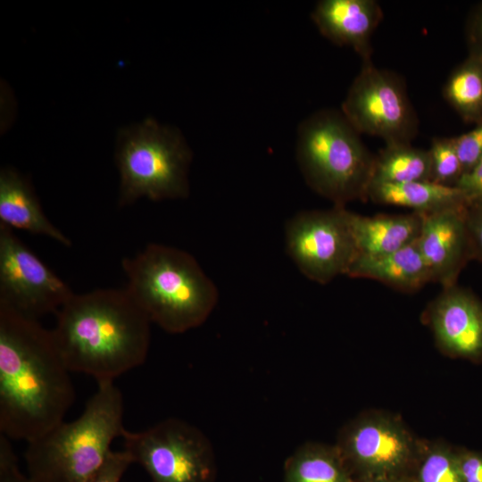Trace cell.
Here are the masks:
<instances>
[{
    "instance_id": "obj_1",
    "label": "cell",
    "mask_w": 482,
    "mask_h": 482,
    "mask_svg": "<svg viewBox=\"0 0 482 482\" xmlns=\"http://www.w3.org/2000/svg\"><path fill=\"white\" fill-rule=\"evenodd\" d=\"M70 373L52 330L0 302V434L28 444L63 421Z\"/></svg>"
},
{
    "instance_id": "obj_2",
    "label": "cell",
    "mask_w": 482,
    "mask_h": 482,
    "mask_svg": "<svg viewBox=\"0 0 482 482\" xmlns=\"http://www.w3.org/2000/svg\"><path fill=\"white\" fill-rule=\"evenodd\" d=\"M55 314L52 332L71 372L114 381L145 362L151 321L126 288L74 293Z\"/></svg>"
},
{
    "instance_id": "obj_3",
    "label": "cell",
    "mask_w": 482,
    "mask_h": 482,
    "mask_svg": "<svg viewBox=\"0 0 482 482\" xmlns=\"http://www.w3.org/2000/svg\"><path fill=\"white\" fill-rule=\"evenodd\" d=\"M121 265L129 295L151 323L170 334L199 327L217 304L216 286L181 249L152 243Z\"/></svg>"
},
{
    "instance_id": "obj_4",
    "label": "cell",
    "mask_w": 482,
    "mask_h": 482,
    "mask_svg": "<svg viewBox=\"0 0 482 482\" xmlns=\"http://www.w3.org/2000/svg\"><path fill=\"white\" fill-rule=\"evenodd\" d=\"M123 415V395L114 381L98 382L77 419L28 443V475L37 482H90L126 429Z\"/></svg>"
},
{
    "instance_id": "obj_5",
    "label": "cell",
    "mask_w": 482,
    "mask_h": 482,
    "mask_svg": "<svg viewBox=\"0 0 482 482\" xmlns=\"http://www.w3.org/2000/svg\"><path fill=\"white\" fill-rule=\"evenodd\" d=\"M341 111L320 110L297 129L296 161L307 185L335 205L366 200L375 155Z\"/></svg>"
},
{
    "instance_id": "obj_6",
    "label": "cell",
    "mask_w": 482,
    "mask_h": 482,
    "mask_svg": "<svg viewBox=\"0 0 482 482\" xmlns=\"http://www.w3.org/2000/svg\"><path fill=\"white\" fill-rule=\"evenodd\" d=\"M192 152L179 131L154 120L124 129L116 162L120 172L119 205L141 197L152 201L188 196Z\"/></svg>"
},
{
    "instance_id": "obj_7",
    "label": "cell",
    "mask_w": 482,
    "mask_h": 482,
    "mask_svg": "<svg viewBox=\"0 0 482 482\" xmlns=\"http://www.w3.org/2000/svg\"><path fill=\"white\" fill-rule=\"evenodd\" d=\"M124 450L141 465L151 482H214L212 445L195 426L169 418L141 431L125 429Z\"/></svg>"
},
{
    "instance_id": "obj_8",
    "label": "cell",
    "mask_w": 482,
    "mask_h": 482,
    "mask_svg": "<svg viewBox=\"0 0 482 482\" xmlns=\"http://www.w3.org/2000/svg\"><path fill=\"white\" fill-rule=\"evenodd\" d=\"M335 445L354 478L414 477L425 446L398 418L379 411L347 423Z\"/></svg>"
},
{
    "instance_id": "obj_9",
    "label": "cell",
    "mask_w": 482,
    "mask_h": 482,
    "mask_svg": "<svg viewBox=\"0 0 482 482\" xmlns=\"http://www.w3.org/2000/svg\"><path fill=\"white\" fill-rule=\"evenodd\" d=\"M349 123L360 133L380 137L386 144L411 143L419 119L403 79L363 61L341 106Z\"/></svg>"
},
{
    "instance_id": "obj_10",
    "label": "cell",
    "mask_w": 482,
    "mask_h": 482,
    "mask_svg": "<svg viewBox=\"0 0 482 482\" xmlns=\"http://www.w3.org/2000/svg\"><path fill=\"white\" fill-rule=\"evenodd\" d=\"M285 237L287 251L300 271L319 284L346 275L357 254L345 206L295 214L286 224Z\"/></svg>"
},
{
    "instance_id": "obj_11",
    "label": "cell",
    "mask_w": 482,
    "mask_h": 482,
    "mask_svg": "<svg viewBox=\"0 0 482 482\" xmlns=\"http://www.w3.org/2000/svg\"><path fill=\"white\" fill-rule=\"evenodd\" d=\"M74 292L12 229L0 224V302L37 319L57 311Z\"/></svg>"
},
{
    "instance_id": "obj_12",
    "label": "cell",
    "mask_w": 482,
    "mask_h": 482,
    "mask_svg": "<svg viewBox=\"0 0 482 482\" xmlns=\"http://www.w3.org/2000/svg\"><path fill=\"white\" fill-rule=\"evenodd\" d=\"M428 320L443 352L482 360V302L470 291L457 285L443 288L429 305Z\"/></svg>"
},
{
    "instance_id": "obj_13",
    "label": "cell",
    "mask_w": 482,
    "mask_h": 482,
    "mask_svg": "<svg viewBox=\"0 0 482 482\" xmlns=\"http://www.w3.org/2000/svg\"><path fill=\"white\" fill-rule=\"evenodd\" d=\"M466 205L423 213L419 249L432 282L443 288L456 285L461 270L472 260L467 231Z\"/></svg>"
},
{
    "instance_id": "obj_14",
    "label": "cell",
    "mask_w": 482,
    "mask_h": 482,
    "mask_svg": "<svg viewBox=\"0 0 482 482\" xmlns=\"http://www.w3.org/2000/svg\"><path fill=\"white\" fill-rule=\"evenodd\" d=\"M320 34L337 46L353 48L362 62L372 55L371 38L383 19L376 0H322L312 12Z\"/></svg>"
},
{
    "instance_id": "obj_15",
    "label": "cell",
    "mask_w": 482,
    "mask_h": 482,
    "mask_svg": "<svg viewBox=\"0 0 482 482\" xmlns=\"http://www.w3.org/2000/svg\"><path fill=\"white\" fill-rule=\"evenodd\" d=\"M0 224L48 237L70 247L71 241L46 216L30 182L15 169L0 171Z\"/></svg>"
},
{
    "instance_id": "obj_16",
    "label": "cell",
    "mask_w": 482,
    "mask_h": 482,
    "mask_svg": "<svg viewBox=\"0 0 482 482\" xmlns=\"http://www.w3.org/2000/svg\"><path fill=\"white\" fill-rule=\"evenodd\" d=\"M346 275L374 279L403 292H414L432 282L417 240L379 255H356Z\"/></svg>"
},
{
    "instance_id": "obj_17",
    "label": "cell",
    "mask_w": 482,
    "mask_h": 482,
    "mask_svg": "<svg viewBox=\"0 0 482 482\" xmlns=\"http://www.w3.org/2000/svg\"><path fill=\"white\" fill-rule=\"evenodd\" d=\"M423 213L375 216L349 211L356 255H379L399 250L415 242L421 230Z\"/></svg>"
},
{
    "instance_id": "obj_18",
    "label": "cell",
    "mask_w": 482,
    "mask_h": 482,
    "mask_svg": "<svg viewBox=\"0 0 482 482\" xmlns=\"http://www.w3.org/2000/svg\"><path fill=\"white\" fill-rule=\"evenodd\" d=\"M368 198L376 204L405 207L414 212L430 213L468 204L463 192L429 180L405 183H371Z\"/></svg>"
},
{
    "instance_id": "obj_19",
    "label": "cell",
    "mask_w": 482,
    "mask_h": 482,
    "mask_svg": "<svg viewBox=\"0 0 482 482\" xmlns=\"http://www.w3.org/2000/svg\"><path fill=\"white\" fill-rule=\"evenodd\" d=\"M336 445L306 443L286 461L284 482H354Z\"/></svg>"
},
{
    "instance_id": "obj_20",
    "label": "cell",
    "mask_w": 482,
    "mask_h": 482,
    "mask_svg": "<svg viewBox=\"0 0 482 482\" xmlns=\"http://www.w3.org/2000/svg\"><path fill=\"white\" fill-rule=\"evenodd\" d=\"M428 150L411 143L386 144L375 155L371 183H405L429 180Z\"/></svg>"
},
{
    "instance_id": "obj_21",
    "label": "cell",
    "mask_w": 482,
    "mask_h": 482,
    "mask_svg": "<svg viewBox=\"0 0 482 482\" xmlns=\"http://www.w3.org/2000/svg\"><path fill=\"white\" fill-rule=\"evenodd\" d=\"M443 96L464 121H481L482 59L468 54L448 76Z\"/></svg>"
},
{
    "instance_id": "obj_22",
    "label": "cell",
    "mask_w": 482,
    "mask_h": 482,
    "mask_svg": "<svg viewBox=\"0 0 482 482\" xmlns=\"http://www.w3.org/2000/svg\"><path fill=\"white\" fill-rule=\"evenodd\" d=\"M414 482H461L457 450L445 444L425 445Z\"/></svg>"
},
{
    "instance_id": "obj_23",
    "label": "cell",
    "mask_w": 482,
    "mask_h": 482,
    "mask_svg": "<svg viewBox=\"0 0 482 482\" xmlns=\"http://www.w3.org/2000/svg\"><path fill=\"white\" fill-rule=\"evenodd\" d=\"M428 153L430 156L429 181L442 186L456 187L463 172L454 137L433 138Z\"/></svg>"
},
{
    "instance_id": "obj_24",
    "label": "cell",
    "mask_w": 482,
    "mask_h": 482,
    "mask_svg": "<svg viewBox=\"0 0 482 482\" xmlns=\"http://www.w3.org/2000/svg\"><path fill=\"white\" fill-rule=\"evenodd\" d=\"M454 143L463 176L472 170L482 159V120L468 132L454 137Z\"/></svg>"
},
{
    "instance_id": "obj_25",
    "label": "cell",
    "mask_w": 482,
    "mask_h": 482,
    "mask_svg": "<svg viewBox=\"0 0 482 482\" xmlns=\"http://www.w3.org/2000/svg\"><path fill=\"white\" fill-rule=\"evenodd\" d=\"M0 482H37L21 472L11 440L1 434Z\"/></svg>"
},
{
    "instance_id": "obj_26",
    "label": "cell",
    "mask_w": 482,
    "mask_h": 482,
    "mask_svg": "<svg viewBox=\"0 0 482 482\" xmlns=\"http://www.w3.org/2000/svg\"><path fill=\"white\" fill-rule=\"evenodd\" d=\"M465 220L471 258L482 262V202L467 204Z\"/></svg>"
},
{
    "instance_id": "obj_27",
    "label": "cell",
    "mask_w": 482,
    "mask_h": 482,
    "mask_svg": "<svg viewBox=\"0 0 482 482\" xmlns=\"http://www.w3.org/2000/svg\"><path fill=\"white\" fill-rule=\"evenodd\" d=\"M132 463L134 462L130 455L124 449L112 451L90 482H120L123 474Z\"/></svg>"
},
{
    "instance_id": "obj_28",
    "label": "cell",
    "mask_w": 482,
    "mask_h": 482,
    "mask_svg": "<svg viewBox=\"0 0 482 482\" xmlns=\"http://www.w3.org/2000/svg\"><path fill=\"white\" fill-rule=\"evenodd\" d=\"M469 54L482 59V2L470 12L465 27Z\"/></svg>"
},
{
    "instance_id": "obj_29",
    "label": "cell",
    "mask_w": 482,
    "mask_h": 482,
    "mask_svg": "<svg viewBox=\"0 0 482 482\" xmlns=\"http://www.w3.org/2000/svg\"><path fill=\"white\" fill-rule=\"evenodd\" d=\"M461 482H482V452L457 450Z\"/></svg>"
},
{
    "instance_id": "obj_30",
    "label": "cell",
    "mask_w": 482,
    "mask_h": 482,
    "mask_svg": "<svg viewBox=\"0 0 482 482\" xmlns=\"http://www.w3.org/2000/svg\"><path fill=\"white\" fill-rule=\"evenodd\" d=\"M456 187L463 192L468 204L482 202V159L472 170L460 179Z\"/></svg>"
},
{
    "instance_id": "obj_31",
    "label": "cell",
    "mask_w": 482,
    "mask_h": 482,
    "mask_svg": "<svg viewBox=\"0 0 482 482\" xmlns=\"http://www.w3.org/2000/svg\"><path fill=\"white\" fill-rule=\"evenodd\" d=\"M354 482H414L413 477H379L355 478Z\"/></svg>"
}]
</instances>
